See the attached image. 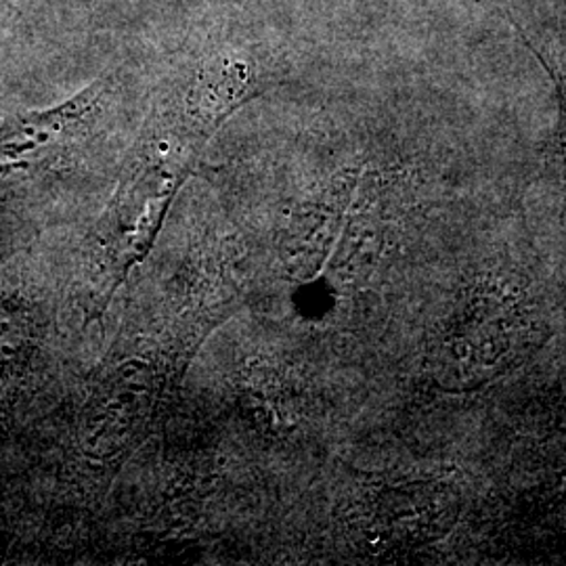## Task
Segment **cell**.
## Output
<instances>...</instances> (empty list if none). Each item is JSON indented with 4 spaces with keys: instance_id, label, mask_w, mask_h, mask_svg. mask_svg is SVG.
<instances>
[{
    "instance_id": "cell-1",
    "label": "cell",
    "mask_w": 566,
    "mask_h": 566,
    "mask_svg": "<svg viewBox=\"0 0 566 566\" xmlns=\"http://www.w3.org/2000/svg\"><path fill=\"white\" fill-rule=\"evenodd\" d=\"M99 103V88L91 86L55 109L15 116L0 126V170L28 163L70 137Z\"/></svg>"
}]
</instances>
